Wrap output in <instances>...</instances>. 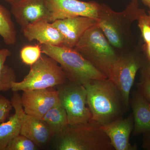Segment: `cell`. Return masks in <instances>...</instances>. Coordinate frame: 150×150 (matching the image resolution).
<instances>
[{
  "mask_svg": "<svg viewBox=\"0 0 150 150\" xmlns=\"http://www.w3.org/2000/svg\"><path fill=\"white\" fill-rule=\"evenodd\" d=\"M83 86L91 113L90 122L100 126L121 118L125 108L120 92L110 79L93 80Z\"/></svg>",
  "mask_w": 150,
  "mask_h": 150,
  "instance_id": "6da1fadb",
  "label": "cell"
},
{
  "mask_svg": "<svg viewBox=\"0 0 150 150\" xmlns=\"http://www.w3.org/2000/svg\"><path fill=\"white\" fill-rule=\"evenodd\" d=\"M145 13V10L139 7L138 0H131L120 12L100 4L97 24L112 47L120 50L124 48L130 37L132 23Z\"/></svg>",
  "mask_w": 150,
  "mask_h": 150,
  "instance_id": "7a4b0ae2",
  "label": "cell"
},
{
  "mask_svg": "<svg viewBox=\"0 0 150 150\" xmlns=\"http://www.w3.org/2000/svg\"><path fill=\"white\" fill-rule=\"evenodd\" d=\"M40 46L42 54L60 65L70 81L84 85L93 80L108 78L74 48L45 44Z\"/></svg>",
  "mask_w": 150,
  "mask_h": 150,
  "instance_id": "3957f363",
  "label": "cell"
},
{
  "mask_svg": "<svg viewBox=\"0 0 150 150\" xmlns=\"http://www.w3.org/2000/svg\"><path fill=\"white\" fill-rule=\"evenodd\" d=\"M74 48L108 78L119 55L97 24L86 31Z\"/></svg>",
  "mask_w": 150,
  "mask_h": 150,
  "instance_id": "277c9868",
  "label": "cell"
},
{
  "mask_svg": "<svg viewBox=\"0 0 150 150\" xmlns=\"http://www.w3.org/2000/svg\"><path fill=\"white\" fill-rule=\"evenodd\" d=\"M56 137V149L58 150H114L100 126L90 122L69 125Z\"/></svg>",
  "mask_w": 150,
  "mask_h": 150,
  "instance_id": "5b68a950",
  "label": "cell"
},
{
  "mask_svg": "<svg viewBox=\"0 0 150 150\" xmlns=\"http://www.w3.org/2000/svg\"><path fill=\"white\" fill-rule=\"evenodd\" d=\"M67 80L59 64L44 54L30 66L29 73L22 81L13 83L11 89L15 92L50 88L63 84Z\"/></svg>",
  "mask_w": 150,
  "mask_h": 150,
  "instance_id": "8992f818",
  "label": "cell"
},
{
  "mask_svg": "<svg viewBox=\"0 0 150 150\" xmlns=\"http://www.w3.org/2000/svg\"><path fill=\"white\" fill-rule=\"evenodd\" d=\"M60 102L68 116L69 125L88 123L91 115L87 102L86 91L83 85L69 81L58 86Z\"/></svg>",
  "mask_w": 150,
  "mask_h": 150,
  "instance_id": "52a82bcc",
  "label": "cell"
},
{
  "mask_svg": "<svg viewBox=\"0 0 150 150\" xmlns=\"http://www.w3.org/2000/svg\"><path fill=\"white\" fill-rule=\"evenodd\" d=\"M144 64L139 56L131 52L119 54L112 66L108 79L120 92L126 110L130 106V93L136 75Z\"/></svg>",
  "mask_w": 150,
  "mask_h": 150,
  "instance_id": "ba28073f",
  "label": "cell"
},
{
  "mask_svg": "<svg viewBox=\"0 0 150 150\" xmlns=\"http://www.w3.org/2000/svg\"><path fill=\"white\" fill-rule=\"evenodd\" d=\"M49 15L47 21L53 23L58 20L78 16L98 19L100 4L95 1L79 0H47Z\"/></svg>",
  "mask_w": 150,
  "mask_h": 150,
  "instance_id": "9c48e42d",
  "label": "cell"
},
{
  "mask_svg": "<svg viewBox=\"0 0 150 150\" xmlns=\"http://www.w3.org/2000/svg\"><path fill=\"white\" fill-rule=\"evenodd\" d=\"M21 100L25 114L39 119L52 108L61 104L57 90L49 88L23 91Z\"/></svg>",
  "mask_w": 150,
  "mask_h": 150,
  "instance_id": "30bf717a",
  "label": "cell"
},
{
  "mask_svg": "<svg viewBox=\"0 0 150 150\" xmlns=\"http://www.w3.org/2000/svg\"><path fill=\"white\" fill-rule=\"evenodd\" d=\"M98 19L78 16L58 20L52 23L64 38L63 46L74 48L87 30L98 23Z\"/></svg>",
  "mask_w": 150,
  "mask_h": 150,
  "instance_id": "8fae6325",
  "label": "cell"
},
{
  "mask_svg": "<svg viewBox=\"0 0 150 150\" xmlns=\"http://www.w3.org/2000/svg\"><path fill=\"white\" fill-rule=\"evenodd\" d=\"M133 115L125 118H120L110 123L100 126L106 134L110 144L115 150H136V145L131 144L130 137L134 129Z\"/></svg>",
  "mask_w": 150,
  "mask_h": 150,
  "instance_id": "7c38bea8",
  "label": "cell"
},
{
  "mask_svg": "<svg viewBox=\"0 0 150 150\" xmlns=\"http://www.w3.org/2000/svg\"><path fill=\"white\" fill-rule=\"evenodd\" d=\"M11 13L22 28L41 20L47 21V0H21L12 5Z\"/></svg>",
  "mask_w": 150,
  "mask_h": 150,
  "instance_id": "4fadbf2b",
  "label": "cell"
},
{
  "mask_svg": "<svg viewBox=\"0 0 150 150\" xmlns=\"http://www.w3.org/2000/svg\"><path fill=\"white\" fill-rule=\"evenodd\" d=\"M22 29L24 37L30 42L36 40L40 45L63 46L64 38L62 33L46 20L30 23Z\"/></svg>",
  "mask_w": 150,
  "mask_h": 150,
  "instance_id": "5bb4252c",
  "label": "cell"
},
{
  "mask_svg": "<svg viewBox=\"0 0 150 150\" xmlns=\"http://www.w3.org/2000/svg\"><path fill=\"white\" fill-rule=\"evenodd\" d=\"M11 101L15 113L8 121L0 124V150H6L9 143L20 134L23 119L25 113L22 104L21 96L18 92H14Z\"/></svg>",
  "mask_w": 150,
  "mask_h": 150,
  "instance_id": "9a60e30c",
  "label": "cell"
},
{
  "mask_svg": "<svg viewBox=\"0 0 150 150\" xmlns=\"http://www.w3.org/2000/svg\"><path fill=\"white\" fill-rule=\"evenodd\" d=\"M20 134L32 141L37 146L47 144L55 136L48 124L42 119L25 113Z\"/></svg>",
  "mask_w": 150,
  "mask_h": 150,
  "instance_id": "2e32d148",
  "label": "cell"
},
{
  "mask_svg": "<svg viewBox=\"0 0 150 150\" xmlns=\"http://www.w3.org/2000/svg\"><path fill=\"white\" fill-rule=\"evenodd\" d=\"M134 118L132 135L138 136L150 131V103L139 90L134 91L130 100Z\"/></svg>",
  "mask_w": 150,
  "mask_h": 150,
  "instance_id": "e0dca14e",
  "label": "cell"
},
{
  "mask_svg": "<svg viewBox=\"0 0 150 150\" xmlns=\"http://www.w3.org/2000/svg\"><path fill=\"white\" fill-rule=\"evenodd\" d=\"M41 119L48 124L56 137L69 125L67 112L61 103L52 108Z\"/></svg>",
  "mask_w": 150,
  "mask_h": 150,
  "instance_id": "ac0fdd59",
  "label": "cell"
},
{
  "mask_svg": "<svg viewBox=\"0 0 150 150\" xmlns=\"http://www.w3.org/2000/svg\"><path fill=\"white\" fill-rule=\"evenodd\" d=\"M0 35L5 43L11 46L16 44L17 32L10 12L0 4Z\"/></svg>",
  "mask_w": 150,
  "mask_h": 150,
  "instance_id": "d6986e66",
  "label": "cell"
},
{
  "mask_svg": "<svg viewBox=\"0 0 150 150\" xmlns=\"http://www.w3.org/2000/svg\"><path fill=\"white\" fill-rule=\"evenodd\" d=\"M11 55V51L8 49H0V92L11 89L13 83L16 81L15 71L12 68L5 64L8 57Z\"/></svg>",
  "mask_w": 150,
  "mask_h": 150,
  "instance_id": "ffe728a7",
  "label": "cell"
},
{
  "mask_svg": "<svg viewBox=\"0 0 150 150\" xmlns=\"http://www.w3.org/2000/svg\"><path fill=\"white\" fill-rule=\"evenodd\" d=\"M41 46H26L22 48L20 57L25 64L31 66L37 62L41 56Z\"/></svg>",
  "mask_w": 150,
  "mask_h": 150,
  "instance_id": "44dd1931",
  "label": "cell"
},
{
  "mask_svg": "<svg viewBox=\"0 0 150 150\" xmlns=\"http://www.w3.org/2000/svg\"><path fill=\"white\" fill-rule=\"evenodd\" d=\"M37 146L32 141L20 134L9 143L6 150H35Z\"/></svg>",
  "mask_w": 150,
  "mask_h": 150,
  "instance_id": "7402d4cb",
  "label": "cell"
},
{
  "mask_svg": "<svg viewBox=\"0 0 150 150\" xmlns=\"http://www.w3.org/2000/svg\"><path fill=\"white\" fill-rule=\"evenodd\" d=\"M13 108L11 101L0 94V123L5 122Z\"/></svg>",
  "mask_w": 150,
  "mask_h": 150,
  "instance_id": "603a6c76",
  "label": "cell"
},
{
  "mask_svg": "<svg viewBox=\"0 0 150 150\" xmlns=\"http://www.w3.org/2000/svg\"><path fill=\"white\" fill-rule=\"evenodd\" d=\"M146 13L142 15L138 20V26L139 28L142 36L145 43H150V24L145 18Z\"/></svg>",
  "mask_w": 150,
  "mask_h": 150,
  "instance_id": "cb8c5ba5",
  "label": "cell"
},
{
  "mask_svg": "<svg viewBox=\"0 0 150 150\" xmlns=\"http://www.w3.org/2000/svg\"><path fill=\"white\" fill-rule=\"evenodd\" d=\"M138 90L150 103V78L142 76L141 81L137 85Z\"/></svg>",
  "mask_w": 150,
  "mask_h": 150,
  "instance_id": "d4e9b609",
  "label": "cell"
},
{
  "mask_svg": "<svg viewBox=\"0 0 150 150\" xmlns=\"http://www.w3.org/2000/svg\"><path fill=\"white\" fill-rule=\"evenodd\" d=\"M143 135V148L144 149L150 150V131Z\"/></svg>",
  "mask_w": 150,
  "mask_h": 150,
  "instance_id": "484cf974",
  "label": "cell"
},
{
  "mask_svg": "<svg viewBox=\"0 0 150 150\" xmlns=\"http://www.w3.org/2000/svg\"><path fill=\"white\" fill-rule=\"evenodd\" d=\"M142 76L147 77L150 78V62H148L146 64L144 63L142 68Z\"/></svg>",
  "mask_w": 150,
  "mask_h": 150,
  "instance_id": "4316f807",
  "label": "cell"
},
{
  "mask_svg": "<svg viewBox=\"0 0 150 150\" xmlns=\"http://www.w3.org/2000/svg\"><path fill=\"white\" fill-rule=\"evenodd\" d=\"M144 47L148 62H150V43H145Z\"/></svg>",
  "mask_w": 150,
  "mask_h": 150,
  "instance_id": "83f0119b",
  "label": "cell"
},
{
  "mask_svg": "<svg viewBox=\"0 0 150 150\" xmlns=\"http://www.w3.org/2000/svg\"><path fill=\"white\" fill-rule=\"evenodd\" d=\"M3 1H4L8 3V4H10L11 5H12L13 4L18 2L19 1H21V0H3Z\"/></svg>",
  "mask_w": 150,
  "mask_h": 150,
  "instance_id": "f1b7e54d",
  "label": "cell"
},
{
  "mask_svg": "<svg viewBox=\"0 0 150 150\" xmlns=\"http://www.w3.org/2000/svg\"><path fill=\"white\" fill-rule=\"evenodd\" d=\"M145 5L147 6L150 9V0H142Z\"/></svg>",
  "mask_w": 150,
  "mask_h": 150,
  "instance_id": "f546056e",
  "label": "cell"
},
{
  "mask_svg": "<svg viewBox=\"0 0 150 150\" xmlns=\"http://www.w3.org/2000/svg\"><path fill=\"white\" fill-rule=\"evenodd\" d=\"M145 17L147 21L150 24V11L148 12V14H147L146 13L145 14Z\"/></svg>",
  "mask_w": 150,
  "mask_h": 150,
  "instance_id": "4dcf8cb0",
  "label": "cell"
},
{
  "mask_svg": "<svg viewBox=\"0 0 150 150\" xmlns=\"http://www.w3.org/2000/svg\"><path fill=\"white\" fill-rule=\"evenodd\" d=\"M0 49H1V46H0Z\"/></svg>",
  "mask_w": 150,
  "mask_h": 150,
  "instance_id": "1f68e13d",
  "label": "cell"
}]
</instances>
